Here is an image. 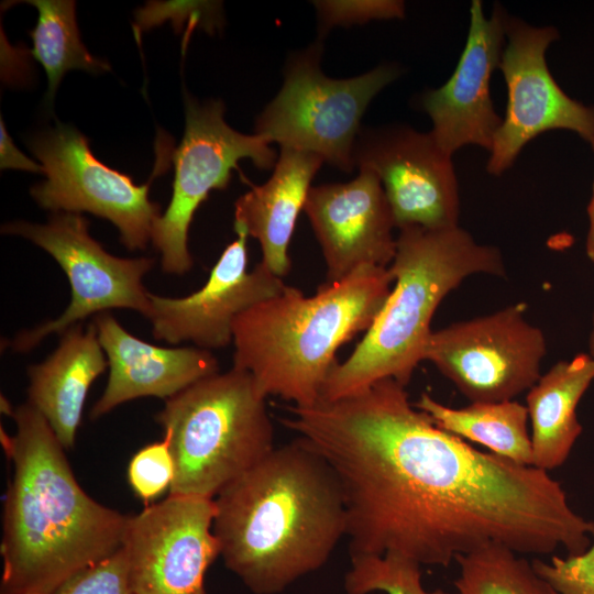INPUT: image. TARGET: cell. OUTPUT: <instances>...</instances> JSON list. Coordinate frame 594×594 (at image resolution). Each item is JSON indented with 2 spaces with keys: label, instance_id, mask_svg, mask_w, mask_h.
<instances>
[{
  "label": "cell",
  "instance_id": "6",
  "mask_svg": "<svg viewBox=\"0 0 594 594\" xmlns=\"http://www.w3.org/2000/svg\"><path fill=\"white\" fill-rule=\"evenodd\" d=\"M266 397L253 377L232 367L165 402L155 416L174 460L169 495L213 499L274 448Z\"/></svg>",
  "mask_w": 594,
  "mask_h": 594
},
{
  "label": "cell",
  "instance_id": "22",
  "mask_svg": "<svg viewBox=\"0 0 594 594\" xmlns=\"http://www.w3.org/2000/svg\"><path fill=\"white\" fill-rule=\"evenodd\" d=\"M414 405L428 415L440 429L482 444L492 453L518 464L532 465L526 405L507 400L471 403L462 408H452L427 393H422Z\"/></svg>",
  "mask_w": 594,
  "mask_h": 594
},
{
  "label": "cell",
  "instance_id": "30",
  "mask_svg": "<svg viewBox=\"0 0 594 594\" xmlns=\"http://www.w3.org/2000/svg\"><path fill=\"white\" fill-rule=\"evenodd\" d=\"M0 166L1 168H15L33 173L44 174L42 165L36 164L18 150L4 127L0 121Z\"/></svg>",
  "mask_w": 594,
  "mask_h": 594
},
{
  "label": "cell",
  "instance_id": "29",
  "mask_svg": "<svg viewBox=\"0 0 594 594\" xmlns=\"http://www.w3.org/2000/svg\"><path fill=\"white\" fill-rule=\"evenodd\" d=\"M323 34L333 26H350L371 20L400 19L405 15V3L399 0L315 1Z\"/></svg>",
  "mask_w": 594,
  "mask_h": 594
},
{
  "label": "cell",
  "instance_id": "12",
  "mask_svg": "<svg viewBox=\"0 0 594 594\" xmlns=\"http://www.w3.org/2000/svg\"><path fill=\"white\" fill-rule=\"evenodd\" d=\"M559 38L553 26H532L507 16L506 44L498 68L507 87V108L486 164L499 176L524 146L550 130H568L594 142V107L569 97L551 75L546 52Z\"/></svg>",
  "mask_w": 594,
  "mask_h": 594
},
{
  "label": "cell",
  "instance_id": "33",
  "mask_svg": "<svg viewBox=\"0 0 594 594\" xmlns=\"http://www.w3.org/2000/svg\"><path fill=\"white\" fill-rule=\"evenodd\" d=\"M0 594H31V593H16V592H4V591H0Z\"/></svg>",
  "mask_w": 594,
  "mask_h": 594
},
{
  "label": "cell",
  "instance_id": "8",
  "mask_svg": "<svg viewBox=\"0 0 594 594\" xmlns=\"http://www.w3.org/2000/svg\"><path fill=\"white\" fill-rule=\"evenodd\" d=\"M186 127L179 146L173 152V195L165 212L152 230V243L161 253L162 270L182 275L193 267L188 231L194 215L209 193L227 188L231 170L242 158L261 169L274 168L278 155L258 134L233 130L223 118L220 100L200 103L186 97Z\"/></svg>",
  "mask_w": 594,
  "mask_h": 594
},
{
  "label": "cell",
  "instance_id": "1",
  "mask_svg": "<svg viewBox=\"0 0 594 594\" xmlns=\"http://www.w3.org/2000/svg\"><path fill=\"white\" fill-rule=\"evenodd\" d=\"M393 378L346 399L320 444L341 488L350 557L397 553L448 566L487 546L518 554L587 550L594 521L547 471L440 429Z\"/></svg>",
  "mask_w": 594,
  "mask_h": 594
},
{
  "label": "cell",
  "instance_id": "19",
  "mask_svg": "<svg viewBox=\"0 0 594 594\" xmlns=\"http://www.w3.org/2000/svg\"><path fill=\"white\" fill-rule=\"evenodd\" d=\"M323 163L315 153L282 147L268 180L252 186L234 204V231L257 240L261 263L280 278L290 271V240L311 180Z\"/></svg>",
  "mask_w": 594,
  "mask_h": 594
},
{
  "label": "cell",
  "instance_id": "31",
  "mask_svg": "<svg viewBox=\"0 0 594 594\" xmlns=\"http://www.w3.org/2000/svg\"><path fill=\"white\" fill-rule=\"evenodd\" d=\"M591 147L594 152V142H592ZM587 217H588V230L585 241V252L587 257L594 262V178L592 186V196L587 206Z\"/></svg>",
  "mask_w": 594,
  "mask_h": 594
},
{
  "label": "cell",
  "instance_id": "25",
  "mask_svg": "<svg viewBox=\"0 0 594 594\" xmlns=\"http://www.w3.org/2000/svg\"><path fill=\"white\" fill-rule=\"evenodd\" d=\"M350 558L351 566L344 576L346 594H450L442 588L426 590L421 581V565L400 554H361Z\"/></svg>",
  "mask_w": 594,
  "mask_h": 594
},
{
  "label": "cell",
  "instance_id": "27",
  "mask_svg": "<svg viewBox=\"0 0 594 594\" xmlns=\"http://www.w3.org/2000/svg\"><path fill=\"white\" fill-rule=\"evenodd\" d=\"M52 594H134L122 547L68 578Z\"/></svg>",
  "mask_w": 594,
  "mask_h": 594
},
{
  "label": "cell",
  "instance_id": "23",
  "mask_svg": "<svg viewBox=\"0 0 594 594\" xmlns=\"http://www.w3.org/2000/svg\"><path fill=\"white\" fill-rule=\"evenodd\" d=\"M37 9L38 19L30 32L32 55L44 67L48 80L47 102H53L56 89L66 72L81 69L99 74L109 64L92 56L82 44L76 23V4L70 0L26 1Z\"/></svg>",
  "mask_w": 594,
  "mask_h": 594
},
{
  "label": "cell",
  "instance_id": "2",
  "mask_svg": "<svg viewBox=\"0 0 594 594\" xmlns=\"http://www.w3.org/2000/svg\"><path fill=\"white\" fill-rule=\"evenodd\" d=\"M220 557L254 594L319 570L345 536L337 476L306 440L275 447L213 498Z\"/></svg>",
  "mask_w": 594,
  "mask_h": 594
},
{
  "label": "cell",
  "instance_id": "7",
  "mask_svg": "<svg viewBox=\"0 0 594 594\" xmlns=\"http://www.w3.org/2000/svg\"><path fill=\"white\" fill-rule=\"evenodd\" d=\"M322 37L289 56L284 84L256 119L255 134L271 144L310 152L344 173L355 165L353 151L361 119L372 99L399 70L381 65L352 78L333 79L320 69Z\"/></svg>",
  "mask_w": 594,
  "mask_h": 594
},
{
  "label": "cell",
  "instance_id": "10",
  "mask_svg": "<svg viewBox=\"0 0 594 594\" xmlns=\"http://www.w3.org/2000/svg\"><path fill=\"white\" fill-rule=\"evenodd\" d=\"M526 309L516 302L432 331L424 360L471 403L514 400L539 380L547 354L544 333Z\"/></svg>",
  "mask_w": 594,
  "mask_h": 594
},
{
  "label": "cell",
  "instance_id": "32",
  "mask_svg": "<svg viewBox=\"0 0 594 594\" xmlns=\"http://www.w3.org/2000/svg\"><path fill=\"white\" fill-rule=\"evenodd\" d=\"M594 358V311L592 316V328L588 336V352Z\"/></svg>",
  "mask_w": 594,
  "mask_h": 594
},
{
  "label": "cell",
  "instance_id": "14",
  "mask_svg": "<svg viewBox=\"0 0 594 594\" xmlns=\"http://www.w3.org/2000/svg\"><path fill=\"white\" fill-rule=\"evenodd\" d=\"M354 165L381 180L397 229L459 226V183L452 163L430 132L405 125L361 129Z\"/></svg>",
  "mask_w": 594,
  "mask_h": 594
},
{
  "label": "cell",
  "instance_id": "13",
  "mask_svg": "<svg viewBox=\"0 0 594 594\" xmlns=\"http://www.w3.org/2000/svg\"><path fill=\"white\" fill-rule=\"evenodd\" d=\"M211 498L168 495L130 516L122 549L134 594H207L205 575L220 557Z\"/></svg>",
  "mask_w": 594,
  "mask_h": 594
},
{
  "label": "cell",
  "instance_id": "4",
  "mask_svg": "<svg viewBox=\"0 0 594 594\" xmlns=\"http://www.w3.org/2000/svg\"><path fill=\"white\" fill-rule=\"evenodd\" d=\"M393 283L388 267L362 266L312 296L286 285L235 318L232 367L246 371L265 397L297 407L317 404L337 350L369 330Z\"/></svg>",
  "mask_w": 594,
  "mask_h": 594
},
{
  "label": "cell",
  "instance_id": "24",
  "mask_svg": "<svg viewBox=\"0 0 594 594\" xmlns=\"http://www.w3.org/2000/svg\"><path fill=\"white\" fill-rule=\"evenodd\" d=\"M458 594H559L521 554L487 546L455 558Z\"/></svg>",
  "mask_w": 594,
  "mask_h": 594
},
{
  "label": "cell",
  "instance_id": "18",
  "mask_svg": "<svg viewBox=\"0 0 594 594\" xmlns=\"http://www.w3.org/2000/svg\"><path fill=\"white\" fill-rule=\"evenodd\" d=\"M92 323L107 356L109 377L103 394L90 410V419L140 397L167 400L219 372L211 351L151 344L129 333L108 311L96 315Z\"/></svg>",
  "mask_w": 594,
  "mask_h": 594
},
{
  "label": "cell",
  "instance_id": "28",
  "mask_svg": "<svg viewBox=\"0 0 594 594\" xmlns=\"http://www.w3.org/2000/svg\"><path fill=\"white\" fill-rule=\"evenodd\" d=\"M535 571L559 594H594V539L586 551L550 561L534 559Z\"/></svg>",
  "mask_w": 594,
  "mask_h": 594
},
{
  "label": "cell",
  "instance_id": "15",
  "mask_svg": "<svg viewBox=\"0 0 594 594\" xmlns=\"http://www.w3.org/2000/svg\"><path fill=\"white\" fill-rule=\"evenodd\" d=\"M237 234L200 289L185 297L150 293L147 319L155 339L170 344L188 341L208 351L224 348L232 342L240 314L284 292L283 279L261 262L248 272V235Z\"/></svg>",
  "mask_w": 594,
  "mask_h": 594
},
{
  "label": "cell",
  "instance_id": "26",
  "mask_svg": "<svg viewBox=\"0 0 594 594\" xmlns=\"http://www.w3.org/2000/svg\"><path fill=\"white\" fill-rule=\"evenodd\" d=\"M175 475L174 460L165 438L142 448L128 468L129 483L139 498L147 503L170 487Z\"/></svg>",
  "mask_w": 594,
  "mask_h": 594
},
{
  "label": "cell",
  "instance_id": "3",
  "mask_svg": "<svg viewBox=\"0 0 594 594\" xmlns=\"http://www.w3.org/2000/svg\"><path fill=\"white\" fill-rule=\"evenodd\" d=\"M10 416L15 433L1 429L13 468L3 508L1 591L52 594L121 549L130 516L80 487L66 450L33 406L22 404Z\"/></svg>",
  "mask_w": 594,
  "mask_h": 594
},
{
  "label": "cell",
  "instance_id": "21",
  "mask_svg": "<svg viewBox=\"0 0 594 594\" xmlns=\"http://www.w3.org/2000/svg\"><path fill=\"white\" fill-rule=\"evenodd\" d=\"M594 381V358L579 353L552 365L528 389L532 466L550 471L568 459L582 426L576 407Z\"/></svg>",
  "mask_w": 594,
  "mask_h": 594
},
{
  "label": "cell",
  "instance_id": "20",
  "mask_svg": "<svg viewBox=\"0 0 594 594\" xmlns=\"http://www.w3.org/2000/svg\"><path fill=\"white\" fill-rule=\"evenodd\" d=\"M107 366L94 323L70 327L44 362L29 366L28 403L65 450L74 447L89 387Z\"/></svg>",
  "mask_w": 594,
  "mask_h": 594
},
{
  "label": "cell",
  "instance_id": "9",
  "mask_svg": "<svg viewBox=\"0 0 594 594\" xmlns=\"http://www.w3.org/2000/svg\"><path fill=\"white\" fill-rule=\"evenodd\" d=\"M80 213L54 212L46 223L14 221L2 226L6 234L20 235L45 250L66 274L72 300L56 319L19 332L11 342L15 352H29L44 338L63 333L91 315L113 308L132 309L145 318L150 293L143 285L155 260L111 255L88 231Z\"/></svg>",
  "mask_w": 594,
  "mask_h": 594
},
{
  "label": "cell",
  "instance_id": "16",
  "mask_svg": "<svg viewBox=\"0 0 594 594\" xmlns=\"http://www.w3.org/2000/svg\"><path fill=\"white\" fill-rule=\"evenodd\" d=\"M507 14L495 6L484 14L480 0L470 8V28L465 46L451 77L439 88L421 97L430 117V133L449 155L466 145L491 151L502 119L491 98V78L498 68L506 44Z\"/></svg>",
  "mask_w": 594,
  "mask_h": 594
},
{
  "label": "cell",
  "instance_id": "5",
  "mask_svg": "<svg viewBox=\"0 0 594 594\" xmlns=\"http://www.w3.org/2000/svg\"><path fill=\"white\" fill-rule=\"evenodd\" d=\"M398 230L388 266L394 287L352 354L331 370L320 400L358 394L383 378L407 386L424 361L431 320L443 298L472 275L506 274L502 252L479 243L460 226Z\"/></svg>",
  "mask_w": 594,
  "mask_h": 594
},
{
  "label": "cell",
  "instance_id": "11",
  "mask_svg": "<svg viewBox=\"0 0 594 594\" xmlns=\"http://www.w3.org/2000/svg\"><path fill=\"white\" fill-rule=\"evenodd\" d=\"M30 148L46 180L31 196L53 212H90L111 221L129 250H143L152 237L161 208L150 200L148 186L98 161L88 140L73 127L57 123L34 136Z\"/></svg>",
  "mask_w": 594,
  "mask_h": 594
},
{
  "label": "cell",
  "instance_id": "17",
  "mask_svg": "<svg viewBox=\"0 0 594 594\" xmlns=\"http://www.w3.org/2000/svg\"><path fill=\"white\" fill-rule=\"evenodd\" d=\"M348 183L311 187L306 212L327 266V284L362 266L388 267L396 253L395 220L380 178L359 169Z\"/></svg>",
  "mask_w": 594,
  "mask_h": 594
}]
</instances>
